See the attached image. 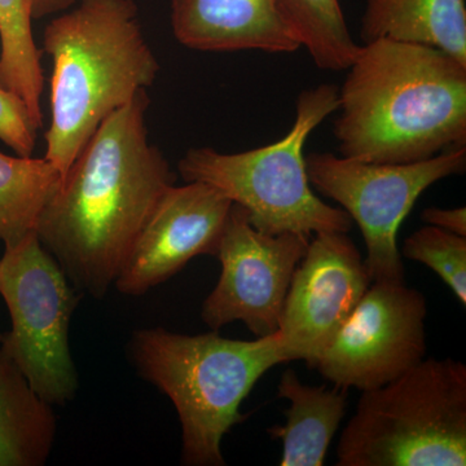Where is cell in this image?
I'll return each instance as SVG.
<instances>
[{"label": "cell", "instance_id": "cell-15", "mask_svg": "<svg viewBox=\"0 0 466 466\" xmlns=\"http://www.w3.org/2000/svg\"><path fill=\"white\" fill-rule=\"evenodd\" d=\"M360 38L428 46L466 66L465 0H366Z\"/></svg>", "mask_w": 466, "mask_h": 466}, {"label": "cell", "instance_id": "cell-22", "mask_svg": "<svg viewBox=\"0 0 466 466\" xmlns=\"http://www.w3.org/2000/svg\"><path fill=\"white\" fill-rule=\"evenodd\" d=\"M422 220L429 226L438 227L446 231L466 238V208H428L422 211Z\"/></svg>", "mask_w": 466, "mask_h": 466}, {"label": "cell", "instance_id": "cell-23", "mask_svg": "<svg viewBox=\"0 0 466 466\" xmlns=\"http://www.w3.org/2000/svg\"><path fill=\"white\" fill-rule=\"evenodd\" d=\"M78 0H29L33 20H39L72 8Z\"/></svg>", "mask_w": 466, "mask_h": 466}, {"label": "cell", "instance_id": "cell-2", "mask_svg": "<svg viewBox=\"0 0 466 466\" xmlns=\"http://www.w3.org/2000/svg\"><path fill=\"white\" fill-rule=\"evenodd\" d=\"M339 91L342 157L412 164L466 147V66L437 48L364 43Z\"/></svg>", "mask_w": 466, "mask_h": 466}, {"label": "cell", "instance_id": "cell-14", "mask_svg": "<svg viewBox=\"0 0 466 466\" xmlns=\"http://www.w3.org/2000/svg\"><path fill=\"white\" fill-rule=\"evenodd\" d=\"M348 391L334 385H303L293 370H284L278 397L289 400L287 422L267 429L283 444L281 466H321L348 407Z\"/></svg>", "mask_w": 466, "mask_h": 466}, {"label": "cell", "instance_id": "cell-3", "mask_svg": "<svg viewBox=\"0 0 466 466\" xmlns=\"http://www.w3.org/2000/svg\"><path fill=\"white\" fill-rule=\"evenodd\" d=\"M46 26L52 61L46 156L61 180L113 112L152 87L159 64L134 0H78Z\"/></svg>", "mask_w": 466, "mask_h": 466}, {"label": "cell", "instance_id": "cell-8", "mask_svg": "<svg viewBox=\"0 0 466 466\" xmlns=\"http://www.w3.org/2000/svg\"><path fill=\"white\" fill-rule=\"evenodd\" d=\"M466 147L444 150L412 164H370L336 156L309 153V184L341 205L357 222L366 242L370 281H404L398 232L417 198L444 177L462 174Z\"/></svg>", "mask_w": 466, "mask_h": 466}, {"label": "cell", "instance_id": "cell-21", "mask_svg": "<svg viewBox=\"0 0 466 466\" xmlns=\"http://www.w3.org/2000/svg\"><path fill=\"white\" fill-rule=\"evenodd\" d=\"M38 126L20 97L0 85V142L21 157H30L35 150Z\"/></svg>", "mask_w": 466, "mask_h": 466}, {"label": "cell", "instance_id": "cell-13", "mask_svg": "<svg viewBox=\"0 0 466 466\" xmlns=\"http://www.w3.org/2000/svg\"><path fill=\"white\" fill-rule=\"evenodd\" d=\"M171 27L177 41L195 51L291 54L300 48L274 0H171Z\"/></svg>", "mask_w": 466, "mask_h": 466}, {"label": "cell", "instance_id": "cell-19", "mask_svg": "<svg viewBox=\"0 0 466 466\" xmlns=\"http://www.w3.org/2000/svg\"><path fill=\"white\" fill-rule=\"evenodd\" d=\"M29 0H0V85L16 94L42 128L45 76L33 35Z\"/></svg>", "mask_w": 466, "mask_h": 466}, {"label": "cell", "instance_id": "cell-5", "mask_svg": "<svg viewBox=\"0 0 466 466\" xmlns=\"http://www.w3.org/2000/svg\"><path fill=\"white\" fill-rule=\"evenodd\" d=\"M339 106L337 86L300 92L289 133L278 142L241 153L191 148L177 168L184 182L214 187L244 208L254 228L268 235L345 232L352 219L343 208L320 200L309 184L303 153L309 134Z\"/></svg>", "mask_w": 466, "mask_h": 466}, {"label": "cell", "instance_id": "cell-4", "mask_svg": "<svg viewBox=\"0 0 466 466\" xmlns=\"http://www.w3.org/2000/svg\"><path fill=\"white\" fill-rule=\"evenodd\" d=\"M131 357L140 376L173 401L188 466L226 465L222 441L247 420L242 401L260 377L289 361L279 333L241 341L218 330L189 336L164 328L137 330Z\"/></svg>", "mask_w": 466, "mask_h": 466}, {"label": "cell", "instance_id": "cell-20", "mask_svg": "<svg viewBox=\"0 0 466 466\" xmlns=\"http://www.w3.org/2000/svg\"><path fill=\"white\" fill-rule=\"evenodd\" d=\"M401 256L433 269L459 302L466 305L465 236L428 225L406 238Z\"/></svg>", "mask_w": 466, "mask_h": 466}, {"label": "cell", "instance_id": "cell-11", "mask_svg": "<svg viewBox=\"0 0 466 466\" xmlns=\"http://www.w3.org/2000/svg\"><path fill=\"white\" fill-rule=\"evenodd\" d=\"M370 283L363 257L348 233H317L291 276L279 323L289 361L303 360L314 370Z\"/></svg>", "mask_w": 466, "mask_h": 466}, {"label": "cell", "instance_id": "cell-7", "mask_svg": "<svg viewBox=\"0 0 466 466\" xmlns=\"http://www.w3.org/2000/svg\"><path fill=\"white\" fill-rule=\"evenodd\" d=\"M0 296L11 317V330L0 336V349L43 400L66 406L78 390L69 328L79 296L38 232L5 245Z\"/></svg>", "mask_w": 466, "mask_h": 466}, {"label": "cell", "instance_id": "cell-9", "mask_svg": "<svg viewBox=\"0 0 466 466\" xmlns=\"http://www.w3.org/2000/svg\"><path fill=\"white\" fill-rule=\"evenodd\" d=\"M426 315L424 294L404 281L370 283L314 370L346 390L386 385L424 360Z\"/></svg>", "mask_w": 466, "mask_h": 466}, {"label": "cell", "instance_id": "cell-1", "mask_svg": "<svg viewBox=\"0 0 466 466\" xmlns=\"http://www.w3.org/2000/svg\"><path fill=\"white\" fill-rule=\"evenodd\" d=\"M149 97L140 91L99 126L43 211L38 232L76 289L103 299L153 210L174 186L164 153L149 142Z\"/></svg>", "mask_w": 466, "mask_h": 466}, {"label": "cell", "instance_id": "cell-12", "mask_svg": "<svg viewBox=\"0 0 466 466\" xmlns=\"http://www.w3.org/2000/svg\"><path fill=\"white\" fill-rule=\"evenodd\" d=\"M232 205L208 184L171 186L135 242L116 278V289L126 296H143L195 257H216Z\"/></svg>", "mask_w": 466, "mask_h": 466}, {"label": "cell", "instance_id": "cell-6", "mask_svg": "<svg viewBox=\"0 0 466 466\" xmlns=\"http://www.w3.org/2000/svg\"><path fill=\"white\" fill-rule=\"evenodd\" d=\"M339 466L466 465V366L425 358L361 391L337 447Z\"/></svg>", "mask_w": 466, "mask_h": 466}, {"label": "cell", "instance_id": "cell-17", "mask_svg": "<svg viewBox=\"0 0 466 466\" xmlns=\"http://www.w3.org/2000/svg\"><path fill=\"white\" fill-rule=\"evenodd\" d=\"M61 184L47 158L0 152V240L15 244L38 229L43 211Z\"/></svg>", "mask_w": 466, "mask_h": 466}, {"label": "cell", "instance_id": "cell-10", "mask_svg": "<svg viewBox=\"0 0 466 466\" xmlns=\"http://www.w3.org/2000/svg\"><path fill=\"white\" fill-rule=\"evenodd\" d=\"M309 240L299 233L260 232L233 204L216 256L222 272L202 303V321L213 330L242 321L256 337L278 333L291 276Z\"/></svg>", "mask_w": 466, "mask_h": 466}, {"label": "cell", "instance_id": "cell-16", "mask_svg": "<svg viewBox=\"0 0 466 466\" xmlns=\"http://www.w3.org/2000/svg\"><path fill=\"white\" fill-rule=\"evenodd\" d=\"M56 416L0 349V466H42L56 438Z\"/></svg>", "mask_w": 466, "mask_h": 466}, {"label": "cell", "instance_id": "cell-18", "mask_svg": "<svg viewBox=\"0 0 466 466\" xmlns=\"http://www.w3.org/2000/svg\"><path fill=\"white\" fill-rule=\"evenodd\" d=\"M281 23L319 69L348 70L359 47L339 0H274Z\"/></svg>", "mask_w": 466, "mask_h": 466}]
</instances>
